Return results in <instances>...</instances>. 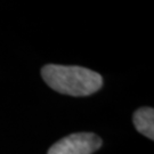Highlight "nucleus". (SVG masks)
Masks as SVG:
<instances>
[{
	"mask_svg": "<svg viewBox=\"0 0 154 154\" xmlns=\"http://www.w3.org/2000/svg\"><path fill=\"white\" fill-rule=\"evenodd\" d=\"M132 120L138 132L149 139H154V110L152 107H142L137 110Z\"/></svg>",
	"mask_w": 154,
	"mask_h": 154,
	"instance_id": "3",
	"label": "nucleus"
},
{
	"mask_svg": "<svg viewBox=\"0 0 154 154\" xmlns=\"http://www.w3.org/2000/svg\"><path fill=\"white\" fill-rule=\"evenodd\" d=\"M45 82L51 89L69 96H89L103 86V78L86 67L48 64L41 70Z\"/></svg>",
	"mask_w": 154,
	"mask_h": 154,
	"instance_id": "1",
	"label": "nucleus"
},
{
	"mask_svg": "<svg viewBox=\"0 0 154 154\" xmlns=\"http://www.w3.org/2000/svg\"><path fill=\"white\" fill-rule=\"evenodd\" d=\"M102 144L100 137L93 132H75L56 142L47 154H93Z\"/></svg>",
	"mask_w": 154,
	"mask_h": 154,
	"instance_id": "2",
	"label": "nucleus"
}]
</instances>
